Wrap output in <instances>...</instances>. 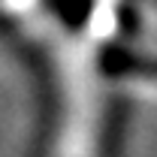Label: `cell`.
<instances>
[{
	"mask_svg": "<svg viewBox=\"0 0 157 157\" xmlns=\"http://www.w3.org/2000/svg\"><path fill=\"white\" fill-rule=\"evenodd\" d=\"M100 67L109 78H121V76H154L157 78V63L139 58L133 52L121 48V45H109L103 55H100Z\"/></svg>",
	"mask_w": 157,
	"mask_h": 157,
	"instance_id": "cell-1",
	"label": "cell"
},
{
	"mask_svg": "<svg viewBox=\"0 0 157 157\" xmlns=\"http://www.w3.org/2000/svg\"><path fill=\"white\" fill-rule=\"evenodd\" d=\"M52 6L63 18V24L82 27L88 21V15H91V9H94V0H52Z\"/></svg>",
	"mask_w": 157,
	"mask_h": 157,
	"instance_id": "cell-2",
	"label": "cell"
}]
</instances>
